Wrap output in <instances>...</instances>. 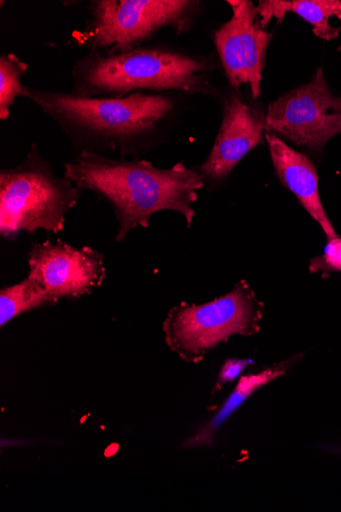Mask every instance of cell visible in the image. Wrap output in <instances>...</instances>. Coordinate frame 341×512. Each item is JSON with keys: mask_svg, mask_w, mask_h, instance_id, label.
Returning <instances> with one entry per match:
<instances>
[{"mask_svg": "<svg viewBox=\"0 0 341 512\" xmlns=\"http://www.w3.org/2000/svg\"><path fill=\"white\" fill-rule=\"evenodd\" d=\"M64 177L112 207L118 243L125 242L134 229L148 228L160 211L180 213L190 227L196 216L192 205L206 183L199 171L183 163L161 169L146 160L112 159L93 152L77 153L73 162L65 164Z\"/></svg>", "mask_w": 341, "mask_h": 512, "instance_id": "cell-1", "label": "cell"}, {"mask_svg": "<svg viewBox=\"0 0 341 512\" xmlns=\"http://www.w3.org/2000/svg\"><path fill=\"white\" fill-rule=\"evenodd\" d=\"M54 120L80 152L143 154L174 111L173 100L136 92L124 98H88L24 86L23 96Z\"/></svg>", "mask_w": 341, "mask_h": 512, "instance_id": "cell-2", "label": "cell"}, {"mask_svg": "<svg viewBox=\"0 0 341 512\" xmlns=\"http://www.w3.org/2000/svg\"><path fill=\"white\" fill-rule=\"evenodd\" d=\"M214 67L206 59L162 46L142 45L121 53L89 52L72 67V92L88 98H124L168 90L215 95Z\"/></svg>", "mask_w": 341, "mask_h": 512, "instance_id": "cell-3", "label": "cell"}, {"mask_svg": "<svg viewBox=\"0 0 341 512\" xmlns=\"http://www.w3.org/2000/svg\"><path fill=\"white\" fill-rule=\"evenodd\" d=\"M81 193L33 144L21 164L0 170V236L15 240L21 232L33 235L39 229L60 234Z\"/></svg>", "mask_w": 341, "mask_h": 512, "instance_id": "cell-4", "label": "cell"}, {"mask_svg": "<svg viewBox=\"0 0 341 512\" xmlns=\"http://www.w3.org/2000/svg\"><path fill=\"white\" fill-rule=\"evenodd\" d=\"M197 0H91L79 34L89 52L121 53L144 45L165 28L189 31L203 12Z\"/></svg>", "mask_w": 341, "mask_h": 512, "instance_id": "cell-5", "label": "cell"}, {"mask_svg": "<svg viewBox=\"0 0 341 512\" xmlns=\"http://www.w3.org/2000/svg\"><path fill=\"white\" fill-rule=\"evenodd\" d=\"M262 310L250 286L241 281L229 294L212 302L174 307L163 325L166 343L184 361L198 363L232 336L257 334Z\"/></svg>", "mask_w": 341, "mask_h": 512, "instance_id": "cell-6", "label": "cell"}, {"mask_svg": "<svg viewBox=\"0 0 341 512\" xmlns=\"http://www.w3.org/2000/svg\"><path fill=\"white\" fill-rule=\"evenodd\" d=\"M266 129L315 152L341 133V98L332 95L321 68L309 83L269 106Z\"/></svg>", "mask_w": 341, "mask_h": 512, "instance_id": "cell-7", "label": "cell"}, {"mask_svg": "<svg viewBox=\"0 0 341 512\" xmlns=\"http://www.w3.org/2000/svg\"><path fill=\"white\" fill-rule=\"evenodd\" d=\"M231 19L213 34L221 63L234 89L249 85L254 100L261 96L262 73L271 34L261 25L257 7L248 0H228Z\"/></svg>", "mask_w": 341, "mask_h": 512, "instance_id": "cell-8", "label": "cell"}, {"mask_svg": "<svg viewBox=\"0 0 341 512\" xmlns=\"http://www.w3.org/2000/svg\"><path fill=\"white\" fill-rule=\"evenodd\" d=\"M28 266V276L57 301L90 294L103 285L107 276L103 254L62 241L34 244L28 254Z\"/></svg>", "mask_w": 341, "mask_h": 512, "instance_id": "cell-9", "label": "cell"}, {"mask_svg": "<svg viewBox=\"0 0 341 512\" xmlns=\"http://www.w3.org/2000/svg\"><path fill=\"white\" fill-rule=\"evenodd\" d=\"M266 118L236 95L223 100V120L214 147L200 167L205 182L224 181L253 149L264 142Z\"/></svg>", "mask_w": 341, "mask_h": 512, "instance_id": "cell-10", "label": "cell"}, {"mask_svg": "<svg viewBox=\"0 0 341 512\" xmlns=\"http://www.w3.org/2000/svg\"><path fill=\"white\" fill-rule=\"evenodd\" d=\"M275 171L285 186L299 200L303 208L321 226L328 240L337 238L322 205L319 178L312 161L290 148L274 133L265 135Z\"/></svg>", "mask_w": 341, "mask_h": 512, "instance_id": "cell-11", "label": "cell"}, {"mask_svg": "<svg viewBox=\"0 0 341 512\" xmlns=\"http://www.w3.org/2000/svg\"><path fill=\"white\" fill-rule=\"evenodd\" d=\"M265 29L272 20L281 23L288 13H294L312 25L314 34L326 41L337 38L341 29L332 27L331 18L341 20V0H262L257 7Z\"/></svg>", "mask_w": 341, "mask_h": 512, "instance_id": "cell-12", "label": "cell"}, {"mask_svg": "<svg viewBox=\"0 0 341 512\" xmlns=\"http://www.w3.org/2000/svg\"><path fill=\"white\" fill-rule=\"evenodd\" d=\"M285 364L267 368L258 374L242 377L235 390L220 408L218 413L196 436L189 439L186 447L210 446L213 440L227 422L228 418L243 404L250 396L270 382L283 376Z\"/></svg>", "mask_w": 341, "mask_h": 512, "instance_id": "cell-13", "label": "cell"}, {"mask_svg": "<svg viewBox=\"0 0 341 512\" xmlns=\"http://www.w3.org/2000/svg\"><path fill=\"white\" fill-rule=\"evenodd\" d=\"M58 301L31 277L0 292V325L2 328L21 314Z\"/></svg>", "mask_w": 341, "mask_h": 512, "instance_id": "cell-14", "label": "cell"}, {"mask_svg": "<svg viewBox=\"0 0 341 512\" xmlns=\"http://www.w3.org/2000/svg\"><path fill=\"white\" fill-rule=\"evenodd\" d=\"M28 68L16 54L0 57V120H8L16 100L22 98L25 86L22 78Z\"/></svg>", "mask_w": 341, "mask_h": 512, "instance_id": "cell-15", "label": "cell"}, {"mask_svg": "<svg viewBox=\"0 0 341 512\" xmlns=\"http://www.w3.org/2000/svg\"><path fill=\"white\" fill-rule=\"evenodd\" d=\"M312 273L321 272L324 276L341 271V239L328 240L323 254L314 258L310 263Z\"/></svg>", "mask_w": 341, "mask_h": 512, "instance_id": "cell-16", "label": "cell"}, {"mask_svg": "<svg viewBox=\"0 0 341 512\" xmlns=\"http://www.w3.org/2000/svg\"><path fill=\"white\" fill-rule=\"evenodd\" d=\"M251 364H253V361L249 359H228L221 368L217 388L233 382Z\"/></svg>", "mask_w": 341, "mask_h": 512, "instance_id": "cell-17", "label": "cell"}, {"mask_svg": "<svg viewBox=\"0 0 341 512\" xmlns=\"http://www.w3.org/2000/svg\"><path fill=\"white\" fill-rule=\"evenodd\" d=\"M340 50H341V46H340V49H339V51H340Z\"/></svg>", "mask_w": 341, "mask_h": 512, "instance_id": "cell-18", "label": "cell"}]
</instances>
